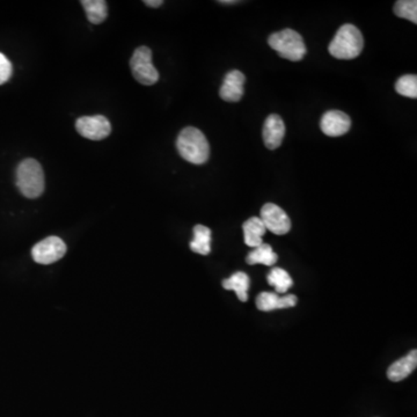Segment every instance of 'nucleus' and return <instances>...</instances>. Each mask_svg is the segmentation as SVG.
I'll use <instances>...</instances> for the list:
<instances>
[{"instance_id": "23", "label": "nucleus", "mask_w": 417, "mask_h": 417, "mask_svg": "<svg viewBox=\"0 0 417 417\" xmlns=\"http://www.w3.org/2000/svg\"><path fill=\"white\" fill-rule=\"evenodd\" d=\"M297 303H298V298L295 295H285V296L279 297V310L295 307Z\"/></svg>"}, {"instance_id": "19", "label": "nucleus", "mask_w": 417, "mask_h": 417, "mask_svg": "<svg viewBox=\"0 0 417 417\" xmlns=\"http://www.w3.org/2000/svg\"><path fill=\"white\" fill-rule=\"evenodd\" d=\"M394 13L399 17L407 19L416 24L417 1L416 0H399L394 5Z\"/></svg>"}, {"instance_id": "17", "label": "nucleus", "mask_w": 417, "mask_h": 417, "mask_svg": "<svg viewBox=\"0 0 417 417\" xmlns=\"http://www.w3.org/2000/svg\"><path fill=\"white\" fill-rule=\"evenodd\" d=\"M81 5L91 24H100L107 19V3L104 0H83Z\"/></svg>"}, {"instance_id": "24", "label": "nucleus", "mask_w": 417, "mask_h": 417, "mask_svg": "<svg viewBox=\"0 0 417 417\" xmlns=\"http://www.w3.org/2000/svg\"><path fill=\"white\" fill-rule=\"evenodd\" d=\"M145 5H148V7H159L162 6L164 1L162 0H145Z\"/></svg>"}, {"instance_id": "13", "label": "nucleus", "mask_w": 417, "mask_h": 417, "mask_svg": "<svg viewBox=\"0 0 417 417\" xmlns=\"http://www.w3.org/2000/svg\"><path fill=\"white\" fill-rule=\"evenodd\" d=\"M243 241L248 247L256 248L262 245V236L266 234V227L262 220L257 217H252L246 220L243 225Z\"/></svg>"}, {"instance_id": "21", "label": "nucleus", "mask_w": 417, "mask_h": 417, "mask_svg": "<svg viewBox=\"0 0 417 417\" xmlns=\"http://www.w3.org/2000/svg\"><path fill=\"white\" fill-rule=\"evenodd\" d=\"M256 307L262 312L279 310V296L276 292H261L256 297Z\"/></svg>"}, {"instance_id": "7", "label": "nucleus", "mask_w": 417, "mask_h": 417, "mask_svg": "<svg viewBox=\"0 0 417 417\" xmlns=\"http://www.w3.org/2000/svg\"><path fill=\"white\" fill-rule=\"evenodd\" d=\"M76 129L85 139L101 141L107 139L111 132V122L102 115L83 116L76 122Z\"/></svg>"}, {"instance_id": "16", "label": "nucleus", "mask_w": 417, "mask_h": 417, "mask_svg": "<svg viewBox=\"0 0 417 417\" xmlns=\"http://www.w3.org/2000/svg\"><path fill=\"white\" fill-rule=\"evenodd\" d=\"M192 252L208 255L211 252V229L203 225L194 227V239L190 243Z\"/></svg>"}, {"instance_id": "20", "label": "nucleus", "mask_w": 417, "mask_h": 417, "mask_svg": "<svg viewBox=\"0 0 417 417\" xmlns=\"http://www.w3.org/2000/svg\"><path fill=\"white\" fill-rule=\"evenodd\" d=\"M395 91L407 98H417V77L415 74H407L399 78L395 84Z\"/></svg>"}, {"instance_id": "2", "label": "nucleus", "mask_w": 417, "mask_h": 417, "mask_svg": "<svg viewBox=\"0 0 417 417\" xmlns=\"http://www.w3.org/2000/svg\"><path fill=\"white\" fill-rule=\"evenodd\" d=\"M364 38L360 29L353 24H346L337 31L330 42L328 51L337 59H353L363 50Z\"/></svg>"}, {"instance_id": "15", "label": "nucleus", "mask_w": 417, "mask_h": 417, "mask_svg": "<svg viewBox=\"0 0 417 417\" xmlns=\"http://www.w3.org/2000/svg\"><path fill=\"white\" fill-rule=\"evenodd\" d=\"M278 256L276 253L274 252L273 248L270 247L268 243H262V245L253 249L252 252H249L248 255L246 257V262L248 263L249 266H254V264H264V266H274L277 262Z\"/></svg>"}, {"instance_id": "11", "label": "nucleus", "mask_w": 417, "mask_h": 417, "mask_svg": "<svg viewBox=\"0 0 417 417\" xmlns=\"http://www.w3.org/2000/svg\"><path fill=\"white\" fill-rule=\"evenodd\" d=\"M285 135V125L281 116L271 114L263 125L262 137L264 145L269 150H276L282 144Z\"/></svg>"}, {"instance_id": "5", "label": "nucleus", "mask_w": 417, "mask_h": 417, "mask_svg": "<svg viewBox=\"0 0 417 417\" xmlns=\"http://www.w3.org/2000/svg\"><path fill=\"white\" fill-rule=\"evenodd\" d=\"M130 66L132 76L139 84L151 86L159 80L158 71L152 64V51L148 47L136 49L130 61Z\"/></svg>"}, {"instance_id": "9", "label": "nucleus", "mask_w": 417, "mask_h": 417, "mask_svg": "<svg viewBox=\"0 0 417 417\" xmlns=\"http://www.w3.org/2000/svg\"><path fill=\"white\" fill-rule=\"evenodd\" d=\"M351 127V120L346 113L340 111H330L323 114L320 128L323 134L330 137H340L347 134Z\"/></svg>"}, {"instance_id": "4", "label": "nucleus", "mask_w": 417, "mask_h": 417, "mask_svg": "<svg viewBox=\"0 0 417 417\" xmlns=\"http://www.w3.org/2000/svg\"><path fill=\"white\" fill-rule=\"evenodd\" d=\"M268 43L281 57L289 61H302L306 55V45L299 33L292 29L274 33L268 38Z\"/></svg>"}, {"instance_id": "12", "label": "nucleus", "mask_w": 417, "mask_h": 417, "mask_svg": "<svg viewBox=\"0 0 417 417\" xmlns=\"http://www.w3.org/2000/svg\"><path fill=\"white\" fill-rule=\"evenodd\" d=\"M417 367V350H411L407 356L402 357L400 360L394 362L388 370H387V378L393 383L404 381L409 377V374L414 372Z\"/></svg>"}, {"instance_id": "1", "label": "nucleus", "mask_w": 417, "mask_h": 417, "mask_svg": "<svg viewBox=\"0 0 417 417\" xmlns=\"http://www.w3.org/2000/svg\"><path fill=\"white\" fill-rule=\"evenodd\" d=\"M176 148L182 158L190 164L202 165L208 162L210 146L206 136L199 129L194 127L183 129L176 141Z\"/></svg>"}, {"instance_id": "6", "label": "nucleus", "mask_w": 417, "mask_h": 417, "mask_svg": "<svg viewBox=\"0 0 417 417\" xmlns=\"http://www.w3.org/2000/svg\"><path fill=\"white\" fill-rule=\"evenodd\" d=\"M66 253V245L58 236H48L34 246L31 255L35 262L40 264H51L61 260Z\"/></svg>"}, {"instance_id": "3", "label": "nucleus", "mask_w": 417, "mask_h": 417, "mask_svg": "<svg viewBox=\"0 0 417 417\" xmlns=\"http://www.w3.org/2000/svg\"><path fill=\"white\" fill-rule=\"evenodd\" d=\"M44 173L40 162L26 159L17 166V185L21 194L27 199H37L44 192Z\"/></svg>"}, {"instance_id": "14", "label": "nucleus", "mask_w": 417, "mask_h": 417, "mask_svg": "<svg viewBox=\"0 0 417 417\" xmlns=\"http://www.w3.org/2000/svg\"><path fill=\"white\" fill-rule=\"evenodd\" d=\"M249 284H250V279L248 275L243 271L234 273L229 278L222 281V288L225 290H233L240 302L243 303L248 300Z\"/></svg>"}, {"instance_id": "10", "label": "nucleus", "mask_w": 417, "mask_h": 417, "mask_svg": "<svg viewBox=\"0 0 417 417\" xmlns=\"http://www.w3.org/2000/svg\"><path fill=\"white\" fill-rule=\"evenodd\" d=\"M245 74L238 70L229 71L222 81L219 95L224 101L238 102L243 95V84H245Z\"/></svg>"}, {"instance_id": "8", "label": "nucleus", "mask_w": 417, "mask_h": 417, "mask_svg": "<svg viewBox=\"0 0 417 417\" xmlns=\"http://www.w3.org/2000/svg\"><path fill=\"white\" fill-rule=\"evenodd\" d=\"M266 229L277 236H284L291 229V220L282 208L274 203H267L261 208V217Z\"/></svg>"}, {"instance_id": "18", "label": "nucleus", "mask_w": 417, "mask_h": 417, "mask_svg": "<svg viewBox=\"0 0 417 417\" xmlns=\"http://www.w3.org/2000/svg\"><path fill=\"white\" fill-rule=\"evenodd\" d=\"M269 285L274 286L276 293H286L293 285V281L286 270L282 268H274L267 277Z\"/></svg>"}, {"instance_id": "22", "label": "nucleus", "mask_w": 417, "mask_h": 417, "mask_svg": "<svg viewBox=\"0 0 417 417\" xmlns=\"http://www.w3.org/2000/svg\"><path fill=\"white\" fill-rule=\"evenodd\" d=\"M12 64L5 55L0 52V85L5 84L12 76Z\"/></svg>"}]
</instances>
